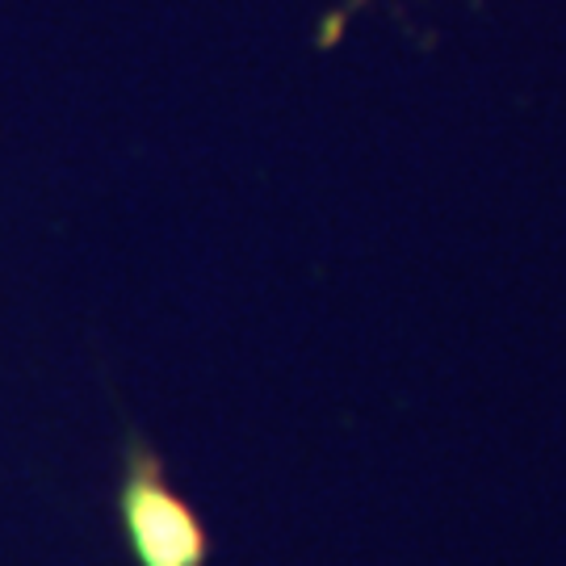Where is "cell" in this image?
<instances>
[{
    "label": "cell",
    "mask_w": 566,
    "mask_h": 566,
    "mask_svg": "<svg viewBox=\"0 0 566 566\" xmlns=\"http://www.w3.org/2000/svg\"><path fill=\"white\" fill-rule=\"evenodd\" d=\"M126 537L143 566H202L206 533L198 516L168 491L160 462L151 453L130 458V474L122 486Z\"/></svg>",
    "instance_id": "cell-1"
}]
</instances>
